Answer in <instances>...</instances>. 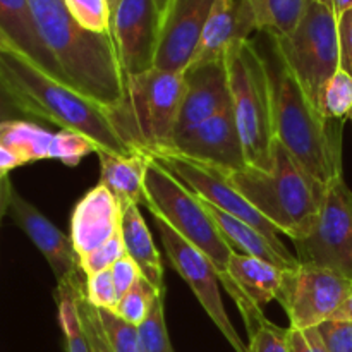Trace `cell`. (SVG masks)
Segmentation results:
<instances>
[{
  "instance_id": "cell-1",
  "label": "cell",
  "mask_w": 352,
  "mask_h": 352,
  "mask_svg": "<svg viewBox=\"0 0 352 352\" xmlns=\"http://www.w3.org/2000/svg\"><path fill=\"white\" fill-rule=\"evenodd\" d=\"M41 41L69 86L93 102L113 110L126 98L112 34H96L79 26L64 0H28Z\"/></svg>"
},
{
  "instance_id": "cell-2",
  "label": "cell",
  "mask_w": 352,
  "mask_h": 352,
  "mask_svg": "<svg viewBox=\"0 0 352 352\" xmlns=\"http://www.w3.org/2000/svg\"><path fill=\"white\" fill-rule=\"evenodd\" d=\"M0 79L33 119L50 120L91 141L96 151L131 157L140 153L117 131L110 109L57 81L19 52H0Z\"/></svg>"
},
{
  "instance_id": "cell-3",
  "label": "cell",
  "mask_w": 352,
  "mask_h": 352,
  "mask_svg": "<svg viewBox=\"0 0 352 352\" xmlns=\"http://www.w3.org/2000/svg\"><path fill=\"white\" fill-rule=\"evenodd\" d=\"M144 201L150 213L160 215L182 239L192 244L212 261L219 274L220 284L234 299L248 329V336H251L267 320V316L263 315L261 308L253 305L236 287L230 278L229 261L234 250L206 212L201 199L167 168L150 158L144 175Z\"/></svg>"
},
{
  "instance_id": "cell-4",
  "label": "cell",
  "mask_w": 352,
  "mask_h": 352,
  "mask_svg": "<svg viewBox=\"0 0 352 352\" xmlns=\"http://www.w3.org/2000/svg\"><path fill=\"white\" fill-rule=\"evenodd\" d=\"M268 71L275 140L313 181L327 186L333 177L342 174L340 122L336 124V120L327 119L313 105L280 58L277 57L275 64L268 62Z\"/></svg>"
},
{
  "instance_id": "cell-5",
  "label": "cell",
  "mask_w": 352,
  "mask_h": 352,
  "mask_svg": "<svg viewBox=\"0 0 352 352\" xmlns=\"http://www.w3.org/2000/svg\"><path fill=\"white\" fill-rule=\"evenodd\" d=\"M227 177L278 234L299 241L311 232L327 186L313 181L277 140L270 172L248 165Z\"/></svg>"
},
{
  "instance_id": "cell-6",
  "label": "cell",
  "mask_w": 352,
  "mask_h": 352,
  "mask_svg": "<svg viewBox=\"0 0 352 352\" xmlns=\"http://www.w3.org/2000/svg\"><path fill=\"white\" fill-rule=\"evenodd\" d=\"M184 96V72L151 67L126 78V98L110 110L120 136L140 153L172 148Z\"/></svg>"
},
{
  "instance_id": "cell-7",
  "label": "cell",
  "mask_w": 352,
  "mask_h": 352,
  "mask_svg": "<svg viewBox=\"0 0 352 352\" xmlns=\"http://www.w3.org/2000/svg\"><path fill=\"white\" fill-rule=\"evenodd\" d=\"M232 112L246 151L248 165L270 172L274 160V102L268 62L251 40L226 52Z\"/></svg>"
},
{
  "instance_id": "cell-8",
  "label": "cell",
  "mask_w": 352,
  "mask_h": 352,
  "mask_svg": "<svg viewBox=\"0 0 352 352\" xmlns=\"http://www.w3.org/2000/svg\"><path fill=\"white\" fill-rule=\"evenodd\" d=\"M337 19L332 0H308L291 33L270 36L275 55L292 72L316 109L322 88L340 69Z\"/></svg>"
},
{
  "instance_id": "cell-9",
  "label": "cell",
  "mask_w": 352,
  "mask_h": 352,
  "mask_svg": "<svg viewBox=\"0 0 352 352\" xmlns=\"http://www.w3.org/2000/svg\"><path fill=\"white\" fill-rule=\"evenodd\" d=\"M298 261L352 278V191L344 174L327 184L311 232L294 241Z\"/></svg>"
},
{
  "instance_id": "cell-10",
  "label": "cell",
  "mask_w": 352,
  "mask_h": 352,
  "mask_svg": "<svg viewBox=\"0 0 352 352\" xmlns=\"http://www.w3.org/2000/svg\"><path fill=\"white\" fill-rule=\"evenodd\" d=\"M148 157L158 162L164 168H167L174 177H177L182 184L188 186L199 199L217 206L219 210L226 212L227 215L236 217V219L243 220V222L250 223L251 227L260 230L285 260L299 265L298 256L291 254V251L285 248V244L278 237V230L237 191L236 186L230 182L226 172L208 167V165L198 164V162H192L177 153H170V151L148 155Z\"/></svg>"
},
{
  "instance_id": "cell-11",
  "label": "cell",
  "mask_w": 352,
  "mask_h": 352,
  "mask_svg": "<svg viewBox=\"0 0 352 352\" xmlns=\"http://www.w3.org/2000/svg\"><path fill=\"white\" fill-rule=\"evenodd\" d=\"M351 294L352 278L329 268L299 263L284 272L275 301L287 313L292 329L308 330L332 320Z\"/></svg>"
},
{
  "instance_id": "cell-12",
  "label": "cell",
  "mask_w": 352,
  "mask_h": 352,
  "mask_svg": "<svg viewBox=\"0 0 352 352\" xmlns=\"http://www.w3.org/2000/svg\"><path fill=\"white\" fill-rule=\"evenodd\" d=\"M151 215H153V222L157 226L158 234H160L162 246H164L172 268L191 287L192 294L196 296L201 308L205 309L210 320L215 323L220 333L226 337L227 342L232 346V349L236 352H248V344L243 342L226 311L222 296H220L219 274H217L212 261L201 251L196 250L192 244L182 239L160 215H155V213H151Z\"/></svg>"
},
{
  "instance_id": "cell-13",
  "label": "cell",
  "mask_w": 352,
  "mask_h": 352,
  "mask_svg": "<svg viewBox=\"0 0 352 352\" xmlns=\"http://www.w3.org/2000/svg\"><path fill=\"white\" fill-rule=\"evenodd\" d=\"M160 28L155 0H119L112 14V40L126 78L155 67Z\"/></svg>"
},
{
  "instance_id": "cell-14",
  "label": "cell",
  "mask_w": 352,
  "mask_h": 352,
  "mask_svg": "<svg viewBox=\"0 0 352 352\" xmlns=\"http://www.w3.org/2000/svg\"><path fill=\"white\" fill-rule=\"evenodd\" d=\"M168 151L219 168L226 174L244 170L248 167L246 151L232 109L177 134Z\"/></svg>"
},
{
  "instance_id": "cell-15",
  "label": "cell",
  "mask_w": 352,
  "mask_h": 352,
  "mask_svg": "<svg viewBox=\"0 0 352 352\" xmlns=\"http://www.w3.org/2000/svg\"><path fill=\"white\" fill-rule=\"evenodd\" d=\"M215 0H170L162 16L155 67L184 72L191 64Z\"/></svg>"
},
{
  "instance_id": "cell-16",
  "label": "cell",
  "mask_w": 352,
  "mask_h": 352,
  "mask_svg": "<svg viewBox=\"0 0 352 352\" xmlns=\"http://www.w3.org/2000/svg\"><path fill=\"white\" fill-rule=\"evenodd\" d=\"M9 212L14 222L24 230V234L30 237L31 243L38 248V251L50 265L57 278V285L81 280L85 274L79 267V258L72 246L71 236H65L14 188L10 191Z\"/></svg>"
},
{
  "instance_id": "cell-17",
  "label": "cell",
  "mask_w": 352,
  "mask_h": 352,
  "mask_svg": "<svg viewBox=\"0 0 352 352\" xmlns=\"http://www.w3.org/2000/svg\"><path fill=\"white\" fill-rule=\"evenodd\" d=\"M229 109H232V95L226 57L189 65L184 71V96L179 112L177 134Z\"/></svg>"
},
{
  "instance_id": "cell-18",
  "label": "cell",
  "mask_w": 352,
  "mask_h": 352,
  "mask_svg": "<svg viewBox=\"0 0 352 352\" xmlns=\"http://www.w3.org/2000/svg\"><path fill=\"white\" fill-rule=\"evenodd\" d=\"M120 213L122 206L102 184L79 199L71 219V241L78 258L89 254L119 232Z\"/></svg>"
},
{
  "instance_id": "cell-19",
  "label": "cell",
  "mask_w": 352,
  "mask_h": 352,
  "mask_svg": "<svg viewBox=\"0 0 352 352\" xmlns=\"http://www.w3.org/2000/svg\"><path fill=\"white\" fill-rule=\"evenodd\" d=\"M256 23L248 0H215L191 64L226 57L234 43L250 40Z\"/></svg>"
},
{
  "instance_id": "cell-20",
  "label": "cell",
  "mask_w": 352,
  "mask_h": 352,
  "mask_svg": "<svg viewBox=\"0 0 352 352\" xmlns=\"http://www.w3.org/2000/svg\"><path fill=\"white\" fill-rule=\"evenodd\" d=\"M0 31L12 43L16 52L24 55L28 60L33 62L54 79L69 85L38 34L28 0H0Z\"/></svg>"
},
{
  "instance_id": "cell-21",
  "label": "cell",
  "mask_w": 352,
  "mask_h": 352,
  "mask_svg": "<svg viewBox=\"0 0 352 352\" xmlns=\"http://www.w3.org/2000/svg\"><path fill=\"white\" fill-rule=\"evenodd\" d=\"M120 232H122L126 254L140 267L141 274L160 291L164 287V265L160 251L155 246L150 229L140 212V205L126 203L120 213Z\"/></svg>"
},
{
  "instance_id": "cell-22",
  "label": "cell",
  "mask_w": 352,
  "mask_h": 352,
  "mask_svg": "<svg viewBox=\"0 0 352 352\" xmlns=\"http://www.w3.org/2000/svg\"><path fill=\"white\" fill-rule=\"evenodd\" d=\"M100 160V182L109 189L119 205L136 203L146 205L144 201V175L148 168V155L136 153L131 157H117L107 151H95Z\"/></svg>"
},
{
  "instance_id": "cell-23",
  "label": "cell",
  "mask_w": 352,
  "mask_h": 352,
  "mask_svg": "<svg viewBox=\"0 0 352 352\" xmlns=\"http://www.w3.org/2000/svg\"><path fill=\"white\" fill-rule=\"evenodd\" d=\"M284 272L268 261L239 254L236 251L229 261V275L232 282L258 308H263L277 299L284 280Z\"/></svg>"
},
{
  "instance_id": "cell-24",
  "label": "cell",
  "mask_w": 352,
  "mask_h": 352,
  "mask_svg": "<svg viewBox=\"0 0 352 352\" xmlns=\"http://www.w3.org/2000/svg\"><path fill=\"white\" fill-rule=\"evenodd\" d=\"M201 203L206 208V212L210 213V217L213 219V222L217 223V227H219V230L222 232V236L226 237V241L230 244V248H232L236 253L268 261V263L275 265V267L282 268V270L299 267V265H294L289 260H285V258L272 246L270 241H268L260 230L251 227L250 223L243 222V220L236 219V217L232 215H227L226 212L219 210L217 206L210 205V203L203 201V199Z\"/></svg>"
},
{
  "instance_id": "cell-25",
  "label": "cell",
  "mask_w": 352,
  "mask_h": 352,
  "mask_svg": "<svg viewBox=\"0 0 352 352\" xmlns=\"http://www.w3.org/2000/svg\"><path fill=\"white\" fill-rule=\"evenodd\" d=\"M55 133L43 129L36 122L26 119L7 120L0 127V143L9 146L26 160H50V148Z\"/></svg>"
},
{
  "instance_id": "cell-26",
  "label": "cell",
  "mask_w": 352,
  "mask_h": 352,
  "mask_svg": "<svg viewBox=\"0 0 352 352\" xmlns=\"http://www.w3.org/2000/svg\"><path fill=\"white\" fill-rule=\"evenodd\" d=\"M308 0H248L256 31L268 36H285L299 23Z\"/></svg>"
},
{
  "instance_id": "cell-27",
  "label": "cell",
  "mask_w": 352,
  "mask_h": 352,
  "mask_svg": "<svg viewBox=\"0 0 352 352\" xmlns=\"http://www.w3.org/2000/svg\"><path fill=\"white\" fill-rule=\"evenodd\" d=\"M82 280L71 282V284H58L55 291L58 308V323H60L62 333L65 340V351L67 352H89L86 333L82 330L81 320L78 313V302L76 294L82 287Z\"/></svg>"
},
{
  "instance_id": "cell-28",
  "label": "cell",
  "mask_w": 352,
  "mask_h": 352,
  "mask_svg": "<svg viewBox=\"0 0 352 352\" xmlns=\"http://www.w3.org/2000/svg\"><path fill=\"white\" fill-rule=\"evenodd\" d=\"M318 109L330 120H344L351 117L352 76L339 69L322 88L318 98Z\"/></svg>"
},
{
  "instance_id": "cell-29",
  "label": "cell",
  "mask_w": 352,
  "mask_h": 352,
  "mask_svg": "<svg viewBox=\"0 0 352 352\" xmlns=\"http://www.w3.org/2000/svg\"><path fill=\"white\" fill-rule=\"evenodd\" d=\"M160 289L155 287L150 280L141 277L140 280L134 284V287L127 292L126 296L119 299V305L116 308V315L120 316L124 322L131 323L134 327H140L144 320L150 315L151 308H153L155 301L158 296L162 294Z\"/></svg>"
},
{
  "instance_id": "cell-30",
  "label": "cell",
  "mask_w": 352,
  "mask_h": 352,
  "mask_svg": "<svg viewBox=\"0 0 352 352\" xmlns=\"http://www.w3.org/2000/svg\"><path fill=\"white\" fill-rule=\"evenodd\" d=\"M76 23L96 34H112V9L109 0H64Z\"/></svg>"
},
{
  "instance_id": "cell-31",
  "label": "cell",
  "mask_w": 352,
  "mask_h": 352,
  "mask_svg": "<svg viewBox=\"0 0 352 352\" xmlns=\"http://www.w3.org/2000/svg\"><path fill=\"white\" fill-rule=\"evenodd\" d=\"M165 292L155 301L148 318L138 327L143 352H174L165 323Z\"/></svg>"
},
{
  "instance_id": "cell-32",
  "label": "cell",
  "mask_w": 352,
  "mask_h": 352,
  "mask_svg": "<svg viewBox=\"0 0 352 352\" xmlns=\"http://www.w3.org/2000/svg\"><path fill=\"white\" fill-rule=\"evenodd\" d=\"M96 311L112 352H143L138 327L124 322L120 316L109 309L96 308Z\"/></svg>"
},
{
  "instance_id": "cell-33",
  "label": "cell",
  "mask_w": 352,
  "mask_h": 352,
  "mask_svg": "<svg viewBox=\"0 0 352 352\" xmlns=\"http://www.w3.org/2000/svg\"><path fill=\"white\" fill-rule=\"evenodd\" d=\"M96 146L85 136L72 131H58L50 148V160H58L69 167H76L86 155L95 153Z\"/></svg>"
},
{
  "instance_id": "cell-34",
  "label": "cell",
  "mask_w": 352,
  "mask_h": 352,
  "mask_svg": "<svg viewBox=\"0 0 352 352\" xmlns=\"http://www.w3.org/2000/svg\"><path fill=\"white\" fill-rule=\"evenodd\" d=\"M122 256H126V246H124L122 232L119 230L116 236L110 237L107 243L96 248L95 251L79 258V267H81L85 277H91V275L98 274V272L110 270Z\"/></svg>"
},
{
  "instance_id": "cell-35",
  "label": "cell",
  "mask_w": 352,
  "mask_h": 352,
  "mask_svg": "<svg viewBox=\"0 0 352 352\" xmlns=\"http://www.w3.org/2000/svg\"><path fill=\"white\" fill-rule=\"evenodd\" d=\"M85 289L86 285H82L78 291V294H76V302H78L79 320H81L82 330H85L86 333L89 352H112L109 340H107L105 337V332H103L102 329V323H100L98 311H96L95 306L88 301Z\"/></svg>"
},
{
  "instance_id": "cell-36",
  "label": "cell",
  "mask_w": 352,
  "mask_h": 352,
  "mask_svg": "<svg viewBox=\"0 0 352 352\" xmlns=\"http://www.w3.org/2000/svg\"><path fill=\"white\" fill-rule=\"evenodd\" d=\"M85 292L88 301L98 309L116 311L117 305H119V294H117L110 270H103L91 275V277H86Z\"/></svg>"
},
{
  "instance_id": "cell-37",
  "label": "cell",
  "mask_w": 352,
  "mask_h": 352,
  "mask_svg": "<svg viewBox=\"0 0 352 352\" xmlns=\"http://www.w3.org/2000/svg\"><path fill=\"white\" fill-rule=\"evenodd\" d=\"M248 352H291L287 329H280L267 318L250 336Z\"/></svg>"
},
{
  "instance_id": "cell-38",
  "label": "cell",
  "mask_w": 352,
  "mask_h": 352,
  "mask_svg": "<svg viewBox=\"0 0 352 352\" xmlns=\"http://www.w3.org/2000/svg\"><path fill=\"white\" fill-rule=\"evenodd\" d=\"M316 329L329 352H352V322L329 320Z\"/></svg>"
},
{
  "instance_id": "cell-39",
  "label": "cell",
  "mask_w": 352,
  "mask_h": 352,
  "mask_svg": "<svg viewBox=\"0 0 352 352\" xmlns=\"http://www.w3.org/2000/svg\"><path fill=\"white\" fill-rule=\"evenodd\" d=\"M110 272H112V278L113 284H116L119 299L122 298V296H126L127 292L134 287V284L143 277L140 267H138L127 254L120 258V260L110 268Z\"/></svg>"
},
{
  "instance_id": "cell-40",
  "label": "cell",
  "mask_w": 352,
  "mask_h": 352,
  "mask_svg": "<svg viewBox=\"0 0 352 352\" xmlns=\"http://www.w3.org/2000/svg\"><path fill=\"white\" fill-rule=\"evenodd\" d=\"M287 340L291 352H329L327 346L323 344L318 329L299 330L289 327Z\"/></svg>"
},
{
  "instance_id": "cell-41",
  "label": "cell",
  "mask_w": 352,
  "mask_h": 352,
  "mask_svg": "<svg viewBox=\"0 0 352 352\" xmlns=\"http://www.w3.org/2000/svg\"><path fill=\"white\" fill-rule=\"evenodd\" d=\"M339 28L340 69L352 76V9L346 10L337 19Z\"/></svg>"
},
{
  "instance_id": "cell-42",
  "label": "cell",
  "mask_w": 352,
  "mask_h": 352,
  "mask_svg": "<svg viewBox=\"0 0 352 352\" xmlns=\"http://www.w3.org/2000/svg\"><path fill=\"white\" fill-rule=\"evenodd\" d=\"M0 116L7 117V119H26L28 116L19 105L12 93L6 88V85L0 79Z\"/></svg>"
},
{
  "instance_id": "cell-43",
  "label": "cell",
  "mask_w": 352,
  "mask_h": 352,
  "mask_svg": "<svg viewBox=\"0 0 352 352\" xmlns=\"http://www.w3.org/2000/svg\"><path fill=\"white\" fill-rule=\"evenodd\" d=\"M21 165H26V160L14 150H10L9 146L0 143V175H7Z\"/></svg>"
},
{
  "instance_id": "cell-44",
  "label": "cell",
  "mask_w": 352,
  "mask_h": 352,
  "mask_svg": "<svg viewBox=\"0 0 352 352\" xmlns=\"http://www.w3.org/2000/svg\"><path fill=\"white\" fill-rule=\"evenodd\" d=\"M10 191H12V184L7 175H0V220H2L3 213L9 210V199Z\"/></svg>"
},
{
  "instance_id": "cell-45",
  "label": "cell",
  "mask_w": 352,
  "mask_h": 352,
  "mask_svg": "<svg viewBox=\"0 0 352 352\" xmlns=\"http://www.w3.org/2000/svg\"><path fill=\"white\" fill-rule=\"evenodd\" d=\"M332 320H339V322H352V294L342 302V306L333 313Z\"/></svg>"
},
{
  "instance_id": "cell-46",
  "label": "cell",
  "mask_w": 352,
  "mask_h": 352,
  "mask_svg": "<svg viewBox=\"0 0 352 352\" xmlns=\"http://www.w3.org/2000/svg\"><path fill=\"white\" fill-rule=\"evenodd\" d=\"M332 2L333 7H336L337 16H340V14L346 12V10L352 9V0H332Z\"/></svg>"
},
{
  "instance_id": "cell-47",
  "label": "cell",
  "mask_w": 352,
  "mask_h": 352,
  "mask_svg": "<svg viewBox=\"0 0 352 352\" xmlns=\"http://www.w3.org/2000/svg\"><path fill=\"white\" fill-rule=\"evenodd\" d=\"M6 50H14V52H16V48H14L12 43H10V41L7 40L6 34H3L2 31H0V52H6Z\"/></svg>"
},
{
  "instance_id": "cell-48",
  "label": "cell",
  "mask_w": 352,
  "mask_h": 352,
  "mask_svg": "<svg viewBox=\"0 0 352 352\" xmlns=\"http://www.w3.org/2000/svg\"><path fill=\"white\" fill-rule=\"evenodd\" d=\"M168 3H170V0H155V6H157L160 16H164L165 10H167V7H168Z\"/></svg>"
},
{
  "instance_id": "cell-49",
  "label": "cell",
  "mask_w": 352,
  "mask_h": 352,
  "mask_svg": "<svg viewBox=\"0 0 352 352\" xmlns=\"http://www.w3.org/2000/svg\"><path fill=\"white\" fill-rule=\"evenodd\" d=\"M109 3H110V9H112V14H113V10H116V7H117V3H119V0H109Z\"/></svg>"
},
{
  "instance_id": "cell-50",
  "label": "cell",
  "mask_w": 352,
  "mask_h": 352,
  "mask_svg": "<svg viewBox=\"0 0 352 352\" xmlns=\"http://www.w3.org/2000/svg\"><path fill=\"white\" fill-rule=\"evenodd\" d=\"M7 120H14V119H7V117L0 116V127H2V124H3V122H7Z\"/></svg>"
},
{
  "instance_id": "cell-51",
  "label": "cell",
  "mask_w": 352,
  "mask_h": 352,
  "mask_svg": "<svg viewBox=\"0 0 352 352\" xmlns=\"http://www.w3.org/2000/svg\"><path fill=\"white\" fill-rule=\"evenodd\" d=\"M351 120H352V113H351Z\"/></svg>"
}]
</instances>
